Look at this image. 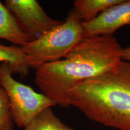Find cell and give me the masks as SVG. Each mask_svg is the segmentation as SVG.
Instances as JSON below:
<instances>
[{
  "instance_id": "6da1fadb",
  "label": "cell",
  "mask_w": 130,
  "mask_h": 130,
  "mask_svg": "<svg viewBox=\"0 0 130 130\" xmlns=\"http://www.w3.org/2000/svg\"><path fill=\"white\" fill-rule=\"evenodd\" d=\"M122 48L113 36H86L64 58L36 69L42 93L61 107H69V92L81 83L109 71L122 60Z\"/></svg>"
},
{
  "instance_id": "7a4b0ae2",
  "label": "cell",
  "mask_w": 130,
  "mask_h": 130,
  "mask_svg": "<svg viewBox=\"0 0 130 130\" xmlns=\"http://www.w3.org/2000/svg\"><path fill=\"white\" fill-rule=\"evenodd\" d=\"M68 106L89 119L119 130H130V62L81 83L68 93Z\"/></svg>"
},
{
  "instance_id": "3957f363",
  "label": "cell",
  "mask_w": 130,
  "mask_h": 130,
  "mask_svg": "<svg viewBox=\"0 0 130 130\" xmlns=\"http://www.w3.org/2000/svg\"><path fill=\"white\" fill-rule=\"evenodd\" d=\"M83 23L73 9L60 25L21 46L31 69L64 58L86 37Z\"/></svg>"
},
{
  "instance_id": "277c9868",
  "label": "cell",
  "mask_w": 130,
  "mask_h": 130,
  "mask_svg": "<svg viewBox=\"0 0 130 130\" xmlns=\"http://www.w3.org/2000/svg\"><path fill=\"white\" fill-rule=\"evenodd\" d=\"M13 75L7 64H0V85L9 100L13 121L16 126L24 128L39 114L57 104L43 93L16 80Z\"/></svg>"
},
{
  "instance_id": "5b68a950",
  "label": "cell",
  "mask_w": 130,
  "mask_h": 130,
  "mask_svg": "<svg viewBox=\"0 0 130 130\" xmlns=\"http://www.w3.org/2000/svg\"><path fill=\"white\" fill-rule=\"evenodd\" d=\"M4 4L28 42L37 39L62 22L50 17L36 0H6Z\"/></svg>"
},
{
  "instance_id": "8992f818",
  "label": "cell",
  "mask_w": 130,
  "mask_h": 130,
  "mask_svg": "<svg viewBox=\"0 0 130 130\" xmlns=\"http://www.w3.org/2000/svg\"><path fill=\"white\" fill-rule=\"evenodd\" d=\"M83 24L86 36H113L119 28L130 24V0H122L95 19Z\"/></svg>"
},
{
  "instance_id": "52a82bcc",
  "label": "cell",
  "mask_w": 130,
  "mask_h": 130,
  "mask_svg": "<svg viewBox=\"0 0 130 130\" xmlns=\"http://www.w3.org/2000/svg\"><path fill=\"white\" fill-rule=\"evenodd\" d=\"M1 39L20 47L28 42V37L21 30L14 16L0 1V40Z\"/></svg>"
},
{
  "instance_id": "ba28073f",
  "label": "cell",
  "mask_w": 130,
  "mask_h": 130,
  "mask_svg": "<svg viewBox=\"0 0 130 130\" xmlns=\"http://www.w3.org/2000/svg\"><path fill=\"white\" fill-rule=\"evenodd\" d=\"M0 63L7 64L13 74L27 77L30 71L27 56L20 46L0 44Z\"/></svg>"
},
{
  "instance_id": "9c48e42d",
  "label": "cell",
  "mask_w": 130,
  "mask_h": 130,
  "mask_svg": "<svg viewBox=\"0 0 130 130\" xmlns=\"http://www.w3.org/2000/svg\"><path fill=\"white\" fill-rule=\"evenodd\" d=\"M122 0H76L74 1V10L83 22H88Z\"/></svg>"
},
{
  "instance_id": "30bf717a",
  "label": "cell",
  "mask_w": 130,
  "mask_h": 130,
  "mask_svg": "<svg viewBox=\"0 0 130 130\" xmlns=\"http://www.w3.org/2000/svg\"><path fill=\"white\" fill-rule=\"evenodd\" d=\"M24 130H74L57 117L51 108L39 114Z\"/></svg>"
},
{
  "instance_id": "8fae6325",
  "label": "cell",
  "mask_w": 130,
  "mask_h": 130,
  "mask_svg": "<svg viewBox=\"0 0 130 130\" xmlns=\"http://www.w3.org/2000/svg\"><path fill=\"white\" fill-rule=\"evenodd\" d=\"M14 124L9 100L0 85V130H14Z\"/></svg>"
},
{
  "instance_id": "7c38bea8",
  "label": "cell",
  "mask_w": 130,
  "mask_h": 130,
  "mask_svg": "<svg viewBox=\"0 0 130 130\" xmlns=\"http://www.w3.org/2000/svg\"><path fill=\"white\" fill-rule=\"evenodd\" d=\"M121 58L123 61L130 62V47L122 49Z\"/></svg>"
}]
</instances>
